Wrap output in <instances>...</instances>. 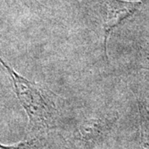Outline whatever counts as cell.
Listing matches in <instances>:
<instances>
[{
    "mask_svg": "<svg viewBox=\"0 0 149 149\" xmlns=\"http://www.w3.org/2000/svg\"><path fill=\"white\" fill-rule=\"evenodd\" d=\"M35 140H30V141H25L22 142L20 143L12 146H4L0 144V149H31L34 144Z\"/></svg>",
    "mask_w": 149,
    "mask_h": 149,
    "instance_id": "4",
    "label": "cell"
},
{
    "mask_svg": "<svg viewBox=\"0 0 149 149\" xmlns=\"http://www.w3.org/2000/svg\"><path fill=\"white\" fill-rule=\"evenodd\" d=\"M0 63L7 70L13 82L14 91L28 116V129L32 132L48 128L54 119V106L48 102L39 85L17 74L0 57Z\"/></svg>",
    "mask_w": 149,
    "mask_h": 149,
    "instance_id": "1",
    "label": "cell"
},
{
    "mask_svg": "<svg viewBox=\"0 0 149 149\" xmlns=\"http://www.w3.org/2000/svg\"><path fill=\"white\" fill-rule=\"evenodd\" d=\"M148 61H149V55H148Z\"/></svg>",
    "mask_w": 149,
    "mask_h": 149,
    "instance_id": "5",
    "label": "cell"
},
{
    "mask_svg": "<svg viewBox=\"0 0 149 149\" xmlns=\"http://www.w3.org/2000/svg\"><path fill=\"white\" fill-rule=\"evenodd\" d=\"M141 140L143 149H149V110L144 105H140Z\"/></svg>",
    "mask_w": 149,
    "mask_h": 149,
    "instance_id": "3",
    "label": "cell"
},
{
    "mask_svg": "<svg viewBox=\"0 0 149 149\" xmlns=\"http://www.w3.org/2000/svg\"><path fill=\"white\" fill-rule=\"evenodd\" d=\"M143 3L142 1L128 0H101L104 22V49L108 61L107 42L109 35L114 28L133 16Z\"/></svg>",
    "mask_w": 149,
    "mask_h": 149,
    "instance_id": "2",
    "label": "cell"
}]
</instances>
